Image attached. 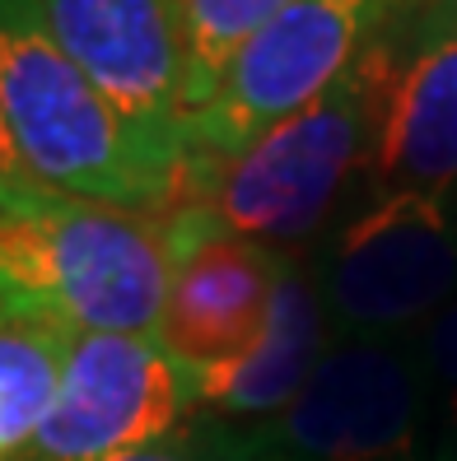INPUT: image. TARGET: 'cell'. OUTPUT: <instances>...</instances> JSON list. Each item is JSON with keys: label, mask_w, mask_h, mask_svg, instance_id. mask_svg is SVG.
Returning a JSON list of instances; mask_svg holds the SVG:
<instances>
[{"label": "cell", "mask_w": 457, "mask_h": 461, "mask_svg": "<svg viewBox=\"0 0 457 461\" xmlns=\"http://www.w3.org/2000/svg\"><path fill=\"white\" fill-rule=\"evenodd\" d=\"M0 117L38 186L126 214L182 196L187 145L150 135L107 103L61 42L42 0H0Z\"/></svg>", "instance_id": "cell-1"}, {"label": "cell", "mask_w": 457, "mask_h": 461, "mask_svg": "<svg viewBox=\"0 0 457 461\" xmlns=\"http://www.w3.org/2000/svg\"><path fill=\"white\" fill-rule=\"evenodd\" d=\"M407 10L360 51L355 66L327 94H317L294 117L276 122L248 149L224 158L187 154L178 201L201 205L229 233L276 252L313 238L327 210L351 186V177L373 168Z\"/></svg>", "instance_id": "cell-2"}, {"label": "cell", "mask_w": 457, "mask_h": 461, "mask_svg": "<svg viewBox=\"0 0 457 461\" xmlns=\"http://www.w3.org/2000/svg\"><path fill=\"white\" fill-rule=\"evenodd\" d=\"M169 242L159 214H126L47 186L0 196V312L70 336H159Z\"/></svg>", "instance_id": "cell-3"}, {"label": "cell", "mask_w": 457, "mask_h": 461, "mask_svg": "<svg viewBox=\"0 0 457 461\" xmlns=\"http://www.w3.org/2000/svg\"><path fill=\"white\" fill-rule=\"evenodd\" d=\"M224 438L238 461H434L416 340L345 336L327 345L289 411L224 429Z\"/></svg>", "instance_id": "cell-4"}, {"label": "cell", "mask_w": 457, "mask_h": 461, "mask_svg": "<svg viewBox=\"0 0 457 461\" xmlns=\"http://www.w3.org/2000/svg\"><path fill=\"white\" fill-rule=\"evenodd\" d=\"M407 0H294L238 51L210 98L187 117V154L224 158L327 94Z\"/></svg>", "instance_id": "cell-5"}, {"label": "cell", "mask_w": 457, "mask_h": 461, "mask_svg": "<svg viewBox=\"0 0 457 461\" xmlns=\"http://www.w3.org/2000/svg\"><path fill=\"white\" fill-rule=\"evenodd\" d=\"M317 294L345 336L425 327L457 298V196H373L322 252Z\"/></svg>", "instance_id": "cell-6"}, {"label": "cell", "mask_w": 457, "mask_h": 461, "mask_svg": "<svg viewBox=\"0 0 457 461\" xmlns=\"http://www.w3.org/2000/svg\"><path fill=\"white\" fill-rule=\"evenodd\" d=\"M197 405V368L159 336H75L61 387L23 452L33 461H113L169 443Z\"/></svg>", "instance_id": "cell-7"}, {"label": "cell", "mask_w": 457, "mask_h": 461, "mask_svg": "<svg viewBox=\"0 0 457 461\" xmlns=\"http://www.w3.org/2000/svg\"><path fill=\"white\" fill-rule=\"evenodd\" d=\"M159 224L169 242V298L159 340L192 368L243 355L271 317V298L289 261L276 248L229 233L192 201L164 210Z\"/></svg>", "instance_id": "cell-8"}, {"label": "cell", "mask_w": 457, "mask_h": 461, "mask_svg": "<svg viewBox=\"0 0 457 461\" xmlns=\"http://www.w3.org/2000/svg\"><path fill=\"white\" fill-rule=\"evenodd\" d=\"M42 14L122 117L187 145V57L173 0H42Z\"/></svg>", "instance_id": "cell-9"}, {"label": "cell", "mask_w": 457, "mask_h": 461, "mask_svg": "<svg viewBox=\"0 0 457 461\" xmlns=\"http://www.w3.org/2000/svg\"><path fill=\"white\" fill-rule=\"evenodd\" d=\"M369 177L373 196H457V14L411 0Z\"/></svg>", "instance_id": "cell-10"}, {"label": "cell", "mask_w": 457, "mask_h": 461, "mask_svg": "<svg viewBox=\"0 0 457 461\" xmlns=\"http://www.w3.org/2000/svg\"><path fill=\"white\" fill-rule=\"evenodd\" d=\"M322 321H327V308H322L317 280L304 266L289 261L276 285L271 317H266L261 336L243 355L197 368L201 411L229 415V420H252V424H266L280 411H289L294 396L313 377L317 359L327 355Z\"/></svg>", "instance_id": "cell-11"}, {"label": "cell", "mask_w": 457, "mask_h": 461, "mask_svg": "<svg viewBox=\"0 0 457 461\" xmlns=\"http://www.w3.org/2000/svg\"><path fill=\"white\" fill-rule=\"evenodd\" d=\"M75 336L38 317L0 312V452L19 456L33 443L51 396L61 387Z\"/></svg>", "instance_id": "cell-12"}, {"label": "cell", "mask_w": 457, "mask_h": 461, "mask_svg": "<svg viewBox=\"0 0 457 461\" xmlns=\"http://www.w3.org/2000/svg\"><path fill=\"white\" fill-rule=\"evenodd\" d=\"M187 57V117L210 98L233 57L294 0H173Z\"/></svg>", "instance_id": "cell-13"}, {"label": "cell", "mask_w": 457, "mask_h": 461, "mask_svg": "<svg viewBox=\"0 0 457 461\" xmlns=\"http://www.w3.org/2000/svg\"><path fill=\"white\" fill-rule=\"evenodd\" d=\"M416 355L425 364V387H429L434 461H457V298L420 327Z\"/></svg>", "instance_id": "cell-14"}, {"label": "cell", "mask_w": 457, "mask_h": 461, "mask_svg": "<svg viewBox=\"0 0 457 461\" xmlns=\"http://www.w3.org/2000/svg\"><path fill=\"white\" fill-rule=\"evenodd\" d=\"M113 461H238L224 433H210L201 443H159V447H145V452H126V456H113Z\"/></svg>", "instance_id": "cell-15"}, {"label": "cell", "mask_w": 457, "mask_h": 461, "mask_svg": "<svg viewBox=\"0 0 457 461\" xmlns=\"http://www.w3.org/2000/svg\"><path fill=\"white\" fill-rule=\"evenodd\" d=\"M23 186H38L29 177V168H23V158L10 140V131H5V117H0V196L5 192H23Z\"/></svg>", "instance_id": "cell-16"}, {"label": "cell", "mask_w": 457, "mask_h": 461, "mask_svg": "<svg viewBox=\"0 0 457 461\" xmlns=\"http://www.w3.org/2000/svg\"><path fill=\"white\" fill-rule=\"evenodd\" d=\"M420 5H429V10H443V14H457V0H420Z\"/></svg>", "instance_id": "cell-17"}, {"label": "cell", "mask_w": 457, "mask_h": 461, "mask_svg": "<svg viewBox=\"0 0 457 461\" xmlns=\"http://www.w3.org/2000/svg\"><path fill=\"white\" fill-rule=\"evenodd\" d=\"M0 461H5V452H0Z\"/></svg>", "instance_id": "cell-18"}]
</instances>
